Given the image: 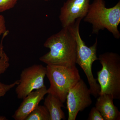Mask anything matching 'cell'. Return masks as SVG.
Wrapping results in <instances>:
<instances>
[{
  "label": "cell",
  "instance_id": "6da1fadb",
  "mask_svg": "<svg viewBox=\"0 0 120 120\" xmlns=\"http://www.w3.org/2000/svg\"><path fill=\"white\" fill-rule=\"evenodd\" d=\"M72 25L47 39L44 46L50 51L40 57L41 61L49 65L76 66L77 44Z\"/></svg>",
  "mask_w": 120,
  "mask_h": 120
},
{
  "label": "cell",
  "instance_id": "7a4b0ae2",
  "mask_svg": "<svg viewBox=\"0 0 120 120\" xmlns=\"http://www.w3.org/2000/svg\"><path fill=\"white\" fill-rule=\"evenodd\" d=\"M83 19L84 22L92 24V34H98L100 30L106 28L115 38H120V1L114 7L107 8L104 0H94Z\"/></svg>",
  "mask_w": 120,
  "mask_h": 120
},
{
  "label": "cell",
  "instance_id": "3957f363",
  "mask_svg": "<svg viewBox=\"0 0 120 120\" xmlns=\"http://www.w3.org/2000/svg\"><path fill=\"white\" fill-rule=\"evenodd\" d=\"M98 60L101 69L97 72V80L101 88L100 95H111L114 99H120V56L113 52L100 54Z\"/></svg>",
  "mask_w": 120,
  "mask_h": 120
},
{
  "label": "cell",
  "instance_id": "277c9868",
  "mask_svg": "<svg viewBox=\"0 0 120 120\" xmlns=\"http://www.w3.org/2000/svg\"><path fill=\"white\" fill-rule=\"evenodd\" d=\"M82 19H77L72 25L77 44L76 64L79 65L86 74L91 95L97 98L100 95L101 88L93 75L92 66L95 61L98 60L97 56L98 39H96L94 44L90 47L86 45L80 34V24Z\"/></svg>",
  "mask_w": 120,
  "mask_h": 120
},
{
  "label": "cell",
  "instance_id": "5b68a950",
  "mask_svg": "<svg viewBox=\"0 0 120 120\" xmlns=\"http://www.w3.org/2000/svg\"><path fill=\"white\" fill-rule=\"evenodd\" d=\"M50 86L47 94L56 96L63 103L69 90L81 79L79 71L75 66L67 67L47 65L46 75Z\"/></svg>",
  "mask_w": 120,
  "mask_h": 120
},
{
  "label": "cell",
  "instance_id": "8992f818",
  "mask_svg": "<svg viewBox=\"0 0 120 120\" xmlns=\"http://www.w3.org/2000/svg\"><path fill=\"white\" fill-rule=\"evenodd\" d=\"M46 75V67L42 64H34L24 69L15 88L17 98L23 99L34 90L45 86L44 79Z\"/></svg>",
  "mask_w": 120,
  "mask_h": 120
},
{
  "label": "cell",
  "instance_id": "52a82bcc",
  "mask_svg": "<svg viewBox=\"0 0 120 120\" xmlns=\"http://www.w3.org/2000/svg\"><path fill=\"white\" fill-rule=\"evenodd\" d=\"M91 95L90 89L82 79L70 89L66 99L68 120H75L79 112L91 105Z\"/></svg>",
  "mask_w": 120,
  "mask_h": 120
},
{
  "label": "cell",
  "instance_id": "ba28073f",
  "mask_svg": "<svg viewBox=\"0 0 120 120\" xmlns=\"http://www.w3.org/2000/svg\"><path fill=\"white\" fill-rule=\"evenodd\" d=\"M90 0H67L60 9V20L62 27H67L75 23L79 18L86 16Z\"/></svg>",
  "mask_w": 120,
  "mask_h": 120
},
{
  "label": "cell",
  "instance_id": "9c48e42d",
  "mask_svg": "<svg viewBox=\"0 0 120 120\" xmlns=\"http://www.w3.org/2000/svg\"><path fill=\"white\" fill-rule=\"evenodd\" d=\"M47 89L46 86L33 91L27 95L24 98L18 109L12 116L16 120H25L27 116L38 106L44 97L47 94Z\"/></svg>",
  "mask_w": 120,
  "mask_h": 120
},
{
  "label": "cell",
  "instance_id": "30bf717a",
  "mask_svg": "<svg viewBox=\"0 0 120 120\" xmlns=\"http://www.w3.org/2000/svg\"><path fill=\"white\" fill-rule=\"evenodd\" d=\"M95 107L100 112L105 120H120V112L114 104L111 95L105 94L98 97Z\"/></svg>",
  "mask_w": 120,
  "mask_h": 120
},
{
  "label": "cell",
  "instance_id": "8fae6325",
  "mask_svg": "<svg viewBox=\"0 0 120 120\" xmlns=\"http://www.w3.org/2000/svg\"><path fill=\"white\" fill-rule=\"evenodd\" d=\"M4 37H2L0 43V75L7 71L10 66L9 58L4 50L3 41ZM19 80H17L10 84H5L0 82V99L4 96L9 91L17 86ZM5 117L0 116V120H6Z\"/></svg>",
  "mask_w": 120,
  "mask_h": 120
},
{
  "label": "cell",
  "instance_id": "7c38bea8",
  "mask_svg": "<svg viewBox=\"0 0 120 120\" xmlns=\"http://www.w3.org/2000/svg\"><path fill=\"white\" fill-rule=\"evenodd\" d=\"M44 105L49 111L50 120H66L64 112L61 109L64 107V103L56 96L48 94L45 99Z\"/></svg>",
  "mask_w": 120,
  "mask_h": 120
},
{
  "label": "cell",
  "instance_id": "4fadbf2b",
  "mask_svg": "<svg viewBox=\"0 0 120 120\" xmlns=\"http://www.w3.org/2000/svg\"><path fill=\"white\" fill-rule=\"evenodd\" d=\"M25 120H50V116L48 110L45 105H38Z\"/></svg>",
  "mask_w": 120,
  "mask_h": 120
},
{
  "label": "cell",
  "instance_id": "5bb4252c",
  "mask_svg": "<svg viewBox=\"0 0 120 120\" xmlns=\"http://www.w3.org/2000/svg\"><path fill=\"white\" fill-rule=\"evenodd\" d=\"M18 0H0V12L12 8L17 3Z\"/></svg>",
  "mask_w": 120,
  "mask_h": 120
},
{
  "label": "cell",
  "instance_id": "9a60e30c",
  "mask_svg": "<svg viewBox=\"0 0 120 120\" xmlns=\"http://www.w3.org/2000/svg\"><path fill=\"white\" fill-rule=\"evenodd\" d=\"M87 120H105L100 112L95 107H92L91 109Z\"/></svg>",
  "mask_w": 120,
  "mask_h": 120
},
{
  "label": "cell",
  "instance_id": "2e32d148",
  "mask_svg": "<svg viewBox=\"0 0 120 120\" xmlns=\"http://www.w3.org/2000/svg\"><path fill=\"white\" fill-rule=\"evenodd\" d=\"M6 22L4 16L0 15V37L7 31Z\"/></svg>",
  "mask_w": 120,
  "mask_h": 120
},
{
  "label": "cell",
  "instance_id": "e0dca14e",
  "mask_svg": "<svg viewBox=\"0 0 120 120\" xmlns=\"http://www.w3.org/2000/svg\"><path fill=\"white\" fill-rule=\"evenodd\" d=\"M44 0L45 1H48L49 0Z\"/></svg>",
  "mask_w": 120,
  "mask_h": 120
}]
</instances>
